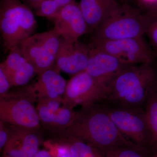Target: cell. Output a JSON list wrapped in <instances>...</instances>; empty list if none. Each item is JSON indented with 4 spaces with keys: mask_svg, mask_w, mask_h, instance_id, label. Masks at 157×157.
I'll return each instance as SVG.
<instances>
[{
    "mask_svg": "<svg viewBox=\"0 0 157 157\" xmlns=\"http://www.w3.org/2000/svg\"><path fill=\"white\" fill-rule=\"evenodd\" d=\"M76 0H46L35 9L36 14L50 19L65 6Z\"/></svg>",
    "mask_w": 157,
    "mask_h": 157,
    "instance_id": "cell-21",
    "label": "cell"
},
{
    "mask_svg": "<svg viewBox=\"0 0 157 157\" xmlns=\"http://www.w3.org/2000/svg\"><path fill=\"white\" fill-rule=\"evenodd\" d=\"M148 13L129 4H121L93 32L91 38L113 40L145 36Z\"/></svg>",
    "mask_w": 157,
    "mask_h": 157,
    "instance_id": "cell-5",
    "label": "cell"
},
{
    "mask_svg": "<svg viewBox=\"0 0 157 157\" xmlns=\"http://www.w3.org/2000/svg\"><path fill=\"white\" fill-rule=\"evenodd\" d=\"M121 4H129L130 5V3L132 2L135 0H117Z\"/></svg>",
    "mask_w": 157,
    "mask_h": 157,
    "instance_id": "cell-28",
    "label": "cell"
},
{
    "mask_svg": "<svg viewBox=\"0 0 157 157\" xmlns=\"http://www.w3.org/2000/svg\"><path fill=\"white\" fill-rule=\"evenodd\" d=\"M9 140L3 150L2 157H34L42 143L38 130L10 126Z\"/></svg>",
    "mask_w": 157,
    "mask_h": 157,
    "instance_id": "cell-14",
    "label": "cell"
},
{
    "mask_svg": "<svg viewBox=\"0 0 157 157\" xmlns=\"http://www.w3.org/2000/svg\"><path fill=\"white\" fill-rule=\"evenodd\" d=\"M89 44L128 65L156 61L157 55L143 36L106 40L91 38Z\"/></svg>",
    "mask_w": 157,
    "mask_h": 157,
    "instance_id": "cell-6",
    "label": "cell"
},
{
    "mask_svg": "<svg viewBox=\"0 0 157 157\" xmlns=\"http://www.w3.org/2000/svg\"><path fill=\"white\" fill-rule=\"evenodd\" d=\"M34 157H52L47 152L45 151H38Z\"/></svg>",
    "mask_w": 157,
    "mask_h": 157,
    "instance_id": "cell-27",
    "label": "cell"
},
{
    "mask_svg": "<svg viewBox=\"0 0 157 157\" xmlns=\"http://www.w3.org/2000/svg\"><path fill=\"white\" fill-rule=\"evenodd\" d=\"M106 157H150L153 153L135 146H118L102 152Z\"/></svg>",
    "mask_w": 157,
    "mask_h": 157,
    "instance_id": "cell-20",
    "label": "cell"
},
{
    "mask_svg": "<svg viewBox=\"0 0 157 157\" xmlns=\"http://www.w3.org/2000/svg\"><path fill=\"white\" fill-rule=\"evenodd\" d=\"M60 40V36L53 29L33 34L20 45L23 55L37 75L55 66Z\"/></svg>",
    "mask_w": 157,
    "mask_h": 157,
    "instance_id": "cell-8",
    "label": "cell"
},
{
    "mask_svg": "<svg viewBox=\"0 0 157 157\" xmlns=\"http://www.w3.org/2000/svg\"><path fill=\"white\" fill-rule=\"evenodd\" d=\"M36 108L41 123L53 131L61 133L76 119L77 112L65 105L63 100H37Z\"/></svg>",
    "mask_w": 157,
    "mask_h": 157,
    "instance_id": "cell-11",
    "label": "cell"
},
{
    "mask_svg": "<svg viewBox=\"0 0 157 157\" xmlns=\"http://www.w3.org/2000/svg\"><path fill=\"white\" fill-rule=\"evenodd\" d=\"M101 103L125 137L137 146L152 152L150 132L144 110Z\"/></svg>",
    "mask_w": 157,
    "mask_h": 157,
    "instance_id": "cell-7",
    "label": "cell"
},
{
    "mask_svg": "<svg viewBox=\"0 0 157 157\" xmlns=\"http://www.w3.org/2000/svg\"><path fill=\"white\" fill-rule=\"evenodd\" d=\"M62 136L69 145L72 157H106L99 149L82 140L70 136Z\"/></svg>",
    "mask_w": 157,
    "mask_h": 157,
    "instance_id": "cell-18",
    "label": "cell"
},
{
    "mask_svg": "<svg viewBox=\"0 0 157 157\" xmlns=\"http://www.w3.org/2000/svg\"><path fill=\"white\" fill-rule=\"evenodd\" d=\"M147 13L145 35L148 37L150 45L157 55V13Z\"/></svg>",
    "mask_w": 157,
    "mask_h": 157,
    "instance_id": "cell-22",
    "label": "cell"
},
{
    "mask_svg": "<svg viewBox=\"0 0 157 157\" xmlns=\"http://www.w3.org/2000/svg\"><path fill=\"white\" fill-rule=\"evenodd\" d=\"M60 72L54 66L38 74L36 80L33 84L37 100H63L67 82L60 75Z\"/></svg>",
    "mask_w": 157,
    "mask_h": 157,
    "instance_id": "cell-16",
    "label": "cell"
},
{
    "mask_svg": "<svg viewBox=\"0 0 157 157\" xmlns=\"http://www.w3.org/2000/svg\"><path fill=\"white\" fill-rule=\"evenodd\" d=\"M150 157H157V152L153 153L151 155Z\"/></svg>",
    "mask_w": 157,
    "mask_h": 157,
    "instance_id": "cell-30",
    "label": "cell"
},
{
    "mask_svg": "<svg viewBox=\"0 0 157 157\" xmlns=\"http://www.w3.org/2000/svg\"><path fill=\"white\" fill-rule=\"evenodd\" d=\"M12 87L11 82L6 74L0 69V98L8 94Z\"/></svg>",
    "mask_w": 157,
    "mask_h": 157,
    "instance_id": "cell-24",
    "label": "cell"
},
{
    "mask_svg": "<svg viewBox=\"0 0 157 157\" xmlns=\"http://www.w3.org/2000/svg\"><path fill=\"white\" fill-rule=\"evenodd\" d=\"M144 111L151 137V147L152 152H157V91L149 98Z\"/></svg>",
    "mask_w": 157,
    "mask_h": 157,
    "instance_id": "cell-19",
    "label": "cell"
},
{
    "mask_svg": "<svg viewBox=\"0 0 157 157\" xmlns=\"http://www.w3.org/2000/svg\"><path fill=\"white\" fill-rule=\"evenodd\" d=\"M79 4L90 34L121 5L117 0H80Z\"/></svg>",
    "mask_w": 157,
    "mask_h": 157,
    "instance_id": "cell-17",
    "label": "cell"
},
{
    "mask_svg": "<svg viewBox=\"0 0 157 157\" xmlns=\"http://www.w3.org/2000/svg\"><path fill=\"white\" fill-rule=\"evenodd\" d=\"M17 87L0 98V120L11 125L38 130L41 121L34 106L37 98L33 84Z\"/></svg>",
    "mask_w": 157,
    "mask_h": 157,
    "instance_id": "cell-4",
    "label": "cell"
},
{
    "mask_svg": "<svg viewBox=\"0 0 157 157\" xmlns=\"http://www.w3.org/2000/svg\"></svg>",
    "mask_w": 157,
    "mask_h": 157,
    "instance_id": "cell-31",
    "label": "cell"
},
{
    "mask_svg": "<svg viewBox=\"0 0 157 157\" xmlns=\"http://www.w3.org/2000/svg\"><path fill=\"white\" fill-rule=\"evenodd\" d=\"M0 69L6 74L12 87L27 84L37 74L33 65L23 55L20 46L10 50L6 60L0 64Z\"/></svg>",
    "mask_w": 157,
    "mask_h": 157,
    "instance_id": "cell-15",
    "label": "cell"
},
{
    "mask_svg": "<svg viewBox=\"0 0 157 157\" xmlns=\"http://www.w3.org/2000/svg\"><path fill=\"white\" fill-rule=\"evenodd\" d=\"M60 134L82 140L102 152L115 147L137 146L121 133L101 103L82 107L72 124Z\"/></svg>",
    "mask_w": 157,
    "mask_h": 157,
    "instance_id": "cell-2",
    "label": "cell"
},
{
    "mask_svg": "<svg viewBox=\"0 0 157 157\" xmlns=\"http://www.w3.org/2000/svg\"><path fill=\"white\" fill-rule=\"evenodd\" d=\"M106 94L107 89L84 71L73 75L68 82L63 103L72 109L77 106L87 107L103 102Z\"/></svg>",
    "mask_w": 157,
    "mask_h": 157,
    "instance_id": "cell-9",
    "label": "cell"
},
{
    "mask_svg": "<svg viewBox=\"0 0 157 157\" xmlns=\"http://www.w3.org/2000/svg\"><path fill=\"white\" fill-rule=\"evenodd\" d=\"M50 20L53 23L54 29L67 41L75 42L89 33L79 3L76 1L65 6Z\"/></svg>",
    "mask_w": 157,
    "mask_h": 157,
    "instance_id": "cell-10",
    "label": "cell"
},
{
    "mask_svg": "<svg viewBox=\"0 0 157 157\" xmlns=\"http://www.w3.org/2000/svg\"><path fill=\"white\" fill-rule=\"evenodd\" d=\"M157 91L155 62L124 68L110 82L101 103L144 110L149 98Z\"/></svg>",
    "mask_w": 157,
    "mask_h": 157,
    "instance_id": "cell-1",
    "label": "cell"
},
{
    "mask_svg": "<svg viewBox=\"0 0 157 157\" xmlns=\"http://www.w3.org/2000/svg\"><path fill=\"white\" fill-rule=\"evenodd\" d=\"M25 5L33 10L36 9L46 0H21Z\"/></svg>",
    "mask_w": 157,
    "mask_h": 157,
    "instance_id": "cell-25",
    "label": "cell"
},
{
    "mask_svg": "<svg viewBox=\"0 0 157 157\" xmlns=\"http://www.w3.org/2000/svg\"><path fill=\"white\" fill-rule=\"evenodd\" d=\"M37 22L32 9L21 0L0 1V29L5 53L35 34Z\"/></svg>",
    "mask_w": 157,
    "mask_h": 157,
    "instance_id": "cell-3",
    "label": "cell"
},
{
    "mask_svg": "<svg viewBox=\"0 0 157 157\" xmlns=\"http://www.w3.org/2000/svg\"><path fill=\"white\" fill-rule=\"evenodd\" d=\"M139 4L141 7L147 9V11H148L152 7L157 3V0H137Z\"/></svg>",
    "mask_w": 157,
    "mask_h": 157,
    "instance_id": "cell-26",
    "label": "cell"
},
{
    "mask_svg": "<svg viewBox=\"0 0 157 157\" xmlns=\"http://www.w3.org/2000/svg\"><path fill=\"white\" fill-rule=\"evenodd\" d=\"M0 120V150L1 151L6 146L10 135L9 125Z\"/></svg>",
    "mask_w": 157,
    "mask_h": 157,
    "instance_id": "cell-23",
    "label": "cell"
},
{
    "mask_svg": "<svg viewBox=\"0 0 157 157\" xmlns=\"http://www.w3.org/2000/svg\"><path fill=\"white\" fill-rule=\"evenodd\" d=\"M90 54V47L79 40L67 41L61 37L55 66L60 71L73 75L85 71Z\"/></svg>",
    "mask_w": 157,
    "mask_h": 157,
    "instance_id": "cell-12",
    "label": "cell"
},
{
    "mask_svg": "<svg viewBox=\"0 0 157 157\" xmlns=\"http://www.w3.org/2000/svg\"><path fill=\"white\" fill-rule=\"evenodd\" d=\"M89 45V59L85 71L107 89L114 77L124 68L131 65H127L111 55Z\"/></svg>",
    "mask_w": 157,
    "mask_h": 157,
    "instance_id": "cell-13",
    "label": "cell"
},
{
    "mask_svg": "<svg viewBox=\"0 0 157 157\" xmlns=\"http://www.w3.org/2000/svg\"><path fill=\"white\" fill-rule=\"evenodd\" d=\"M147 12L157 13V3L156 4H155V6L152 7L151 8L147 11Z\"/></svg>",
    "mask_w": 157,
    "mask_h": 157,
    "instance_id": "cell-29",
    "label": "cell"
}]
</instances>
